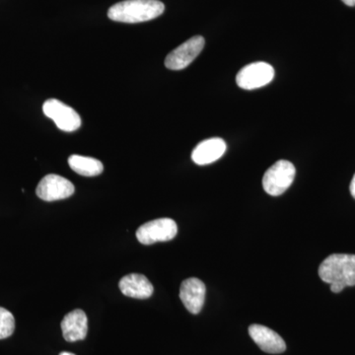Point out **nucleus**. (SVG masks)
<instances>
[{"label": "nucleus", "mask_w": 355, "mask_h": 355, "mask_svg": "<svg viewBox=\"0 0 355 355\" xmlns=\"http://www.w3.org/2000/svg\"><path fill=\"white\" fill-rule=\"evenodd\" d=\"M205 44V39L202 36H195L188 40L167 55L165 67L171 70L186 69L202 53Z\"/></svg>", "instance_id": "7"}, {"label": "nucleus", "mask_w": 355, "mask_h": 355, "mask_svg": "<svg viewBox=\"0 0 355 355\" xmlns=\"http://www.w3.org/2000/svg\"><path fill=\"white\" fill-rule=\"evenodd\" d=\"M295 173V167L289 161H277L263 178V190L272 197H279L293 183Z\"/></svg>", "instance_id": "3"}, {"label": "nucleus", "mask_w": 355, "mask_h": 355, "mask_svg": "<svg viewBox=\"0 0 355 355\" xmlns=\"http://www.w3.org/2000/svg\"><path fill=\"white\" fill-rule=\"evenodd\" d=\"M121 293L128 297L147 299L153 294L154 288L151 282L144 275L132 273L125 275L119 284Z\"/></svg>", "instance_id": "13"}, {"label": "nucleus", "mask_w": 355, "mask_h": 355, "mask_svg": "<svg viewBox=\"0 0 355 355\" xmlns=\"http://www.w3.org/2000/svg\"><path fill=\"white\" fill-rule=\"evenodd\" d=\"M73 184L69 180L55 174L46 175L37 187L36 193L44 202L65 200L74 193Z\"/></svg>", "instance_id": "8"}, {"label": "nucleus", "mask_w": 355, "mask_h": 355, "mask_svg": "<svg viewBox=\"0 0 355 355\" xmlns=\"http://www.w3.org/2000/svg\"><path fill=\"white\" fill-rule=\"evenodd\" d=\"M60 355H76V354H71V352H62V354H60Z\"/></svg>", "instance_id": "18"}, {"label": "nucleus", "mask_w": 355, "mask_h": 355, "mask_svg": "<svg viewBox=\"0 0 355 355\" xmlns=\"http://www.w3.org/2000/svg\"><path fill=\"white\" fill-rule=\"evenodd\" d=\"M275 77L272 65L263 62H253L240 70L236 76V83L245 90H254L270 83Z\"/></svg>", "instance_id": "6"}, {"label": "nucleus", "mask_w": 355, "mask_h": 355, "mask_svg": "<svg viewBox=\"0 0 355 355\" xmlns=\"http://www.w3.org/2000/svg\"><path fill=\"white\" fill-rule=\"evenodd\" d=\"M43 112L49 119L55 121L60 130L72 132L80 128V116L60 100H46L43 105Z\"/></svg>", "instance_id": "5"}, {"label": "nucleus", "mask_w": 355, "mask_h": 355, "mask_svg": "<svg viewBox=\"0 0 355 355\" xmlns=\"http://www.w3.org/2000/svg\"><path fill=\"white\" fill-rule=\"evenodd\" d=\"M349 190L352 197L355 198V174L354 178H352V183H350Z\"/></svg>", "instance_id": "16"}, {"label": "nucleus", "mask_w": 355, "mask_h": 355, "mask_svg": "<svg viewBox=\"0 0 355 355\" xmlns=\"http://www.w3.org/2000/svg\"><path fill=\"white\" fill-rule=\"evenodd\" d=\"M15 330V319L12 313L6 308L0 307V340L12 336Z\"/></svg>", "instance_id": "15"}, {"label": "nucleus", "mask_w": 355, "mask_h": 355, "mask_svg": "<svg viewBox=\"0 0 355 355\" xmlns=\"http://www.w3.org/2000/svg\"><path fill=\"white\" fill-rule=\"evenodd\" d=\"M69 164L74 172L81 176L95 177L104 171L101 161L86 156L71 155L69 158Z\"/></svg>", "instance_id": "14"}, {"label": "nucleus", "mask_w": 355, "mask_h": 355, "mask_svg": "<svg viewBox=\"0 0 355 355\" xmlns=\"http://www.w3.org/2000/svg\"><path fill=\"white\" fill-rule=\"evenodd\" d=\"M249 335L259 347L266 354H279L286 352V342L282 336L268 327L261 324H251Z\"/></svg>", "instance_id": "10"}, {"label": "nucleus", "mask_w": 355, "mask_h": 355, "mask_svg": "<svg viewBox=\"0 0 355 355\" xmlns=\"http://www.w3.org/2000/svg\"><path fill=\"white\" fill-rule=\"evenodd\" d=\"M177 233L176 222L170 218H160L140 226L137 231V238L141 244L153 245L170 241L176 237Z\"/></svg>", "instance_id": "4"}, {"label": "nucleus", "mask_w": 355, "mask_h": 355, "mask_svg": "<svg viewBox=\"0 0 355 355\" xmlns=\"http://www.w3.org/2000/svg\"><path fill=\"white\" fill-rule=\"evenodd\" d=\"M226 148L227 146H226L225 141L219 137L205 139L193 149L191 159L198 165L211 164L223 156Z\"/></svg>", "instance_id": "12"}, {"label": "nucleus", "mask_w": 355, "mask_h": 355, "mask_svg": "<svg viewBox=\"0 0 355 355\" xmlns=\"http://www.w3.org/2000/svg\"><path fill=\"white\" fill-rule=\"evenodd\" d=\"M205 284L197 277L184 280L180 288V298L191 314L197 315L202 311L205 300Z\"/></svg>", "instance_id": "9"}, {"label": "nucleus", "mask_w": 355, "mask_h": 355, "mask_svg": "<svg viewBox=\"0 0 355 355\" xmlns=\"http://www.w3.org/2000/svg\"><path fill=\"white\" fill-rule=\"evenodd\" d=\"M165 10V6L159 0H125L109 9L108 17L116 22H146L159 17Z\"/></svg>", "instance_id": "2"}, {"label": "nucleus", "mask_w": 355, "mask_h": 355, "mask_svg": "<svg viewBox=\"0 0 355 355\" xmlns=\"http://www.w3.org/2000/svg\"><path fill=\"white\" fill-rule=\"evenodd\" d=\"M60 327L67 342L74 343L83 340L87 336V316L83 310L72 311L64 318Z\"/></svg>", "instance_id": "11"}, {"label": "nucleus", "mask_w": 355, "mask_h": 355, "mask_svg": "<svg viewBox=\"0 0 355 355\" xmlns=\"http://www.w3.org/2000/svg\"><path fill=\"white\" fill-rule=\"evenodd\" d=\"M343 3L347 6H355V0H342Z\"/></svg>", "instance_id": "17"}, {"label": "nucleus", "mask_w": 355, "mask_h": 355, "mask_svg": "<svg viewBox=\"0 0 355 355\" xmlns=\"http://www.w3.org/2000/svg\"><path fill=\"white\" fill-rule=\"evenodd\" d=\"M318 272L320 279L331 284L334 293H340L347 286H355V254H331L324 259Z\"/></svg>", "instance_id": "1"}]
</instances>
